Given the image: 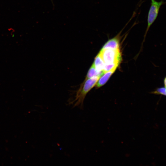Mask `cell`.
<instances>
[{
	"mask_svg": "<svg viewBox=\"0 0 166 166\" xmlns=\"http://www.w3.org/2000/svg\"><path fill=\"white\" fill-rule=\"evenodd\" d=\"M100 77L94 76L84 80L77 91L74 99L72 102L74 107L77 106L81 109L83 107L84 100L87 94L96 85Z\"/></svg>",
	"mask_w": 166,
	"mask_h": 166,
	"instance_id": "1",
	"label": "cell"
},
{
	"mask_svg": "<svg viewBox=\"0 0 166 166\" xmlns=\"http://www.w3.org/2000/svg\"><path fill=\"white\" fill-rule=\"evenodd\" d=\"M99 53L105 64H119L121 61L120 48L101 49Z\"/></svg>",
	"mask_w": 166,
	"mask_h": 166,
	"instance_id": "2",
	"label": "cell"
},
{
	"mask_svg": "<svg viewBox=\"0 0 166 166\" xmlns=\"http://www.w3.org/2000/svg\"><path fill=\"white\" fill-rule=\"evenodd\" d=\"M151 5L148 11L147 18V25L145 32V38L150 27L156 20L161 6L165 3L163 1H157L151 0Z\"/></svg>",
	"mask_w": 166,
	"mask_h": 166,
	"instance_id": "3",
	"label": "cell"
},
{
	"mask_svg": "<svg viewBox=\"0 0 166 166\" xmlns=\"http://www.w3.org/2000/svg\"><path fill=\"white\" fill-rule=\"evenodd\" d=\"M120 32L115 37L109 40L103 45L101 49L120 48L121 36Z\"/></svg>",
	"mask_w": 166,
	"mask_h": 166,
	"instance_id": "4",
	"label": "cell"
},
{
	"mask_svg": "<svg viewBox=\"0 0 166 166\" xmlns=\"http://www.w3.org/2000/svg\"><path fill=\"white\" fill-rule=\"evenodd\" d=\"M117 67L104 73L99 78L96 85V88H98L104 85L107 81L112 74L115 72Z\"/></svg>",
	"mask_w": 166,
	"mask_h": 166,
	"instance_id": "5",
	"label": "cell"
},
{
	"mask_svg": "<svg viewBox=\"0 0 166 166\" xmlns=\"http://www.w3.org/2000/svg\"><path fill=\"white\" fill-rule=\"evenodd\" d=\"M93 64L98 71L103 72L105 63L99 53L95 57Z\"/></svg>",
	"mask_w": 166,
	"mask_h": 166,
	"instance_id": "6",
	"label": "cell"
},
{
	"mask_svg": "<svg viewBox=\"0 0 166 166\" xmlns=\"http://www.w3.org/2000/svg\"><path fill=\"white\" fill-rule=\"evenodd\" d=\"M104 73L103 72L98 71L95 69L93 64L89 69L85 80L91 78L94 76H99L101 77Z\"/></svg>",
	"mask_w": 166,
	"mask_h": 166,
	"instance_id": "7",
	"label": "cell"
},
{
	"mask_svg": "<svg viewBox=\"0 0 166 166\" xmlns=\"http://www.w3.org/2000/svg\"><path fill=\"white\" fill-rule=\"evenodd\" d=\"M164 87H160L157 88L155 91L152 92V93L161 95L166 96V77L164 78Z\"/></svg>",
	"mask_w": 166,
	"mask_h": 166,
	"instance_id": "8",
	"label": "cell"
},
{
	"mask_svg": "<svg viewBox=\"0 0 166 166\" xmlns=\"http://www.w3.org/2000/svg\"><path fill=\"white\" fill-rule=\"evenodd\" d=\"M119 64L117 63L105 64L103 72L104 73L116 67H117Z\"/></svg>",
	"mask_w": 166,
	"mask_h": 166,
	"instance_id": "9",
	"label": "cell"
}]
</instances>
